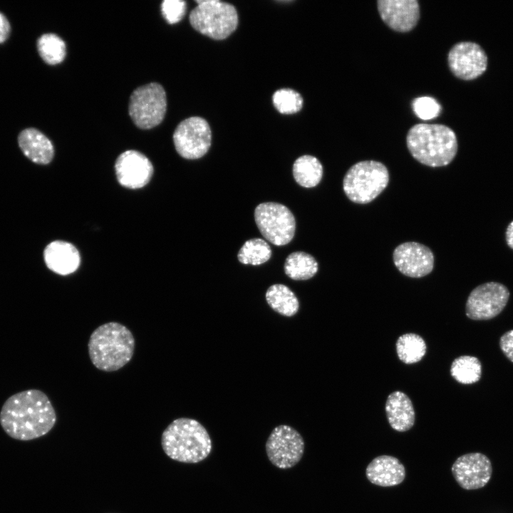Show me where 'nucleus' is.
<instances>
[{
	"label": "nucleus",
	"mask_w": 513,
	"mask_h": 513,
	"mask_svg": "<svg viewBox=\"0 0 513 513\" xmlns=\"http://www.w3.org/2000/svg\"><path fill=\"white\" fill-rule=\"evenodd\" d=\"M55 409L45 393L29 389L16 393L3 404L0 425L11 438L28 441L51 430L56 423Z\"/></svg>",
	"instance_id": "1"
},
{
	"label": "nucleus",
	"mask_w": 513,
	"mask_h": 513,
	"mask_svg": "<svg viewBox=\"0 0 513 513\" xmlns=\"http://www.w3.org/2000/svg\"><path fill=\"white\" fill-rule=\"evenodd\" d=\"M135 345L134 336L128 327L118 322H108L99 326L90 334L88 354L96 368L113 372L130 361Z\"/></svg>",
	"instance_id": "2"
},
{
	"label": "nucleus",
	"mask_w": 513,
	"mask_h": 513,
	"mask_svg": "<svg viewBox=\"0 0 513 513\" xmlns=\"http://www.w3.org/2000/svg\"><path fill=\"white\" fill-rule=\"evenodd\" d=\"M406 145L414 159L431 167L447 165L457 152L455 132L442 124L414 125L408 132Z\"/></svg>",
	"instance_id": "3"
},
{
	"label": "nucleus",
	"mask_w": 513,
	"mask_h": 513,
	"mask_svg": "<svg viewBox=\"0 0 513 513\" xmlns=\"http://www.w3.org/2000/svg\"><path fill=\"white\" fill-rule=\"evenodd\" d=\"M161 445L167 456L183 463H198L205 460L212 449L205 428L188 418H180L169 424L162 434Z\"/></svg>",
	"instance_id": "4"
},
{
	"label": "nucleus",
	"mask_w": 513,
	"mask_h": 513,
	"mask_svg": "<svg viewBox=\"0 0 513 513\" xmlns=\"http://www.w3.org/2000/svg\"><path fill=\"white\" fill-rule=\"evenodd\" d=\"M389 172L386 166L375 160H363L353 165L343 180V190L353 202L368 204L388 186Z\"/></svg>",
	"instance_id": "5"
},
{
	"label": "nucleus",
	"mask_w": 513,
	"mask_h": 513,
	"mask_svg": "<svg viewBox=\"0 0 513 513\" xmlns=\"http://www.w3.org/2000/svg\"><path fill=\"white\" fill-rule=\"evenodd\" d=\"M197 6L190 12V22L200 33L221 40L234 32L238 24L235 7L219 0H198Z\"/></svg>",
	"instance_id": "6"
},
{
	"label": "nucleus",
	"mask_w": 513,
	"mask_h": 513,
	"mask_svg": "<svg viewBox=\"0 0 513 513\" xmlns=\"http://www.w3.org/2000/svg\"><path fill=\"white\" fill-rule=\"evenodd\" d=\"M166 108V93L163 87L157 83H150L133 92L128 111L136 126L150 129L162 121Z\"/></svg>",
	"instance_id": "7"
},
{
	"label": "nucleus",
	"mask_w": 513,
	"mask_h": 513,
	"mask_svg": "<svg viewBox=\"0 0 513 513\" xmlns=\"http://www.w3.org/2000/svg\"><path fill=\"white\" fill-rule=\"evenodd\" d=\"M256 224L262 236L276 246L289 244L294 237L296 220L291 210L277 202H263L254 210Z\"/></svg>",
	"instance_id": "8"
},
{
	"label": "nucleus",
	"mask_w": 513,
	"mask_h": 513,
	"mask_svg": "<svg viewBox=\"0 0 513 513\" xmlns=\"http://www.w3.org/2000/svg\"><path fill=\"white\" fill-rule=\"evenodd\" d=\"M271 463L281 469H290L301 460L305 448L304 440L294 428L281 425L273 429L265 445Z\"/></svg>",
	"instance_id": "9"
},
{
	"label": "nucleus",
	"mask_w": 513,
	"mask_h": 513,
	"mask_svg": "<svg viewBox=\"0 0 513 513\" xmlns=\"http://www.w3.org/2000/svg\"><path fill=\"white\" fill-rule=\"evenodd\" d=\"M212 133L208 123L195 116L180 122L173 133V142L178 154L185 159L195 160L204 156L211 145Z\"/></svg>",
	"instance_id": "10"
},
{
	"label": "nucleus",
	"mask_w": 513,
	"mask_h": 513,
	"mask_svg": "<svg viewBox=\"0 0 513 513\" xmlns=\"http://www.w3.org/2000/svg\"><path fill=\"white\" fill-rule=\"evenodd\" d=\"M509 298V291L501 283L490 281L480 284L469 294L466 316L476 321L492 319L503 311Z\"/></svg>",
	"instance_id": "11"
},
{
	"label": "nucleus",
	"mask_w": 513,
	"mask_h": 513,
	"mask_svg": "<svg viewBox=\"0 0 513 513\" xmlns=\"http://www.w3.org/2000/svg\"><path fill=\"white\" fill-rule=\"evenodd\" d=\"M450 70L458 78L470 81L481 76L487 66V57L478 44L463 41L456 43L447 56Z\"/></svg>",
	"instance_id": "12"
},
{
	"label": "nucleus",
	"mask_w": 513,
	"mask_h": 513,
	"mask_svg": "<svg viewBox=\"0 0 513 513\" xmlns=\"http://www.w3.org/2000/svg\"><path fill=\"white\" fill-rule=\"evenodd\" d=\"M457 484L464 489L484 487L490 480L492 466L487 456L481 452H470L460 456L451 468Z\"/></svg>",
	"instance_id": "13"
},
{
	"label": "nucleus",
	"mask_w": 513,
	"mask_h": 513,
	"mask_svg": "<svg viewBox=\"0 0 513 513\" xmlns=\"http://www.w3.org/2000/svg\"><path fill=\"white\" fill-rule=\"evenodd\" d=\"M393 260L398 270L406 276L420 278L434 267V254L427 246L415 242L399 244L393 251Z\"/></svg>",
	"instance_id": "14"
},
{
	"label": "nucleus",
	"mask_w": 513,
	"mask_h": 513,
	"mask_svg": "<svg viewBox=\"0 0 513 513\" xmlns=\"http://www.w3.org/2000/svg\"><path fill=\"white\" fill-rule=\"evenodd\" d=\"M115 170L118 182L131 189L145 186L153 174L150 160L142 153L133 150H126L118 156Z\"/></svg>",
	"instance_id": "15"
},
{
	"label": "nucleus",
	"mask_w": 513,
	"mask_h": 513,
	"mask_svg": "<svg viewBox=\"0 0 513 513\" xmlns=\"http://www.w3.org/2000/svg\"><path fill=\"white\" fill-rule=\"evenodd\" d=\"M377 7L384 23L398 32L411 31L420 19V6L416 0H378Z\"/></svg>",
	"instance_id": "16"
},
{
	"label": "nucleus",
	"mask_w": 513,
	"mask_h": 513,
	"mask_svg": "<svg viewBox=\"0 0 513 513\" xmlns=\"http://www.w3.org/2000/svg\"><path fill=\"white\" fill-rule=\"evenodd\" d=\"M43 259L50 270L63 276L76 271L81 261L78 249L72 244L61 240L51 242L46 247Z\"/></svg>",
	"instance_id": "17"
},
{
	"label": "nucleus",
	"mask_w": 513,
	"mask_h": 513,
	"mask_svg": "<svg viewBox=\"0 0 513 513\" xmlns=\"http://www.w3.org/2000/svg\"><path fill=\"white\" fill-rule=\"evenodd\" d=\"M367 479L381 487H392L400 484L405 477V469L400 460L390 455L375 457L366 470Z\"/></svg>",
	"instance_id": "18"
},
{
	"label": "nucleus",
	"mask_w": 513,
	"mask_h": 513,
	"mask_svg": "<svg viewBox=\"0 0 513 513\" xmlns=\"http://www.w3.org/2000/svg\"><path fill=\"white\" fill-rule=\"evenodd\" d=\"M18 143L23 154L36 164L46 165L53 160L54 148L51 141L36 128L23 130L18 136Z\"/></svg>",
	"instance_id": "19"
},
{
	"label": "nucleus",
	"mask_w": 513,
	"mask_h": 513,
	"mask_svg": "<svg viewBox=\"0 0 513 513\" xmlns=\"http://www.w3.org/2000/svg\"><path fill=\"white\" fill-rule=\"evenodd\" d=\"M387 418L391 428L398 432L410 430L415 423V410L408 396L395 391L389 395L385 403Z\"/></svg>",
	"instance_id": "20"
},
{
	"label": "nucleus",
	"mask_w": 513,
	"mask_h": 513,
	"mask_svg": "<svg viewBox=\"0 0 513 513\" xmlns=\"http://www.w3.org/2000/svg\"><path fill=\"white\" fill-rule=\"evenodd\" d=\"M269 306L284 316H293L299 311V302L295 294L286 285H271L265 294Z\"/></svg>",
	"instance_id": "21"
},
{
	"label": "nucleus",
	"mask_w": 513,
	"mask_h": 513,
	"mask_svg": "<svg viewBox=\"0 0 513 513\" xmlns=\"http://www.w3.org/2000/svg\"><path fill=\"white\" fill-rule=\"evenodd\" d=\"M323 166L314 156L304 155L297 158L293 165V176L296 182L306 188L316 187L323 177Z\"/></svg>",
	"instance_id": "22"
},
{
	"label": "nucleus",
	"mask_w": 513,
	"mask_h": 513,
	"mask_svg": "<svg viewBox=\"0 0 513 513\" xmlns=\"http://www.w3.org/2000/svg\"><path fill=\"white\" fill-rule=\"evenodd\" d=\"M318 265L315 258L304 252H294L286 259L284 272L291 279L307 280L318 271Z\"/></svg>",
	"instance_id": "23"
},
{
	"label": "nucleus",
	"mask_w": 513,
	"mask_h": 513,
	"mask_svg": "<svg viewBox=\"0 0 513 513\" xmlns=\"http://www.w3.org/2000/svg\"><path fill=\"white\" fill-rule=\"evenodd\" d=\"M450 373L460 383L472 384L479 381L481 378L482 364L475 356H461L452 361Z\"/></svg>",
	"instance_id": "24"
},
{
	"label": "nucleus",
	"mask_w": 513,
	"mask_h": 513,
	"mask_svg": "<svg viewBox=\"0 0 513 513\" xmlns=\"http://www.w3.org/2000/svg\"><path fill=\"white\" fill-rule=\"evenodd\" d=\"M426 348L423 338L412 333L400 336L396 342L398 356L406 364L420 361L426 353Z\"/></svg>",
	"instance_id": "25"
},
{
	"label": "nucleus",
	"mask_w": 513,
	"mask_h": 513,
	"mask_svg": "<svg viewBox=\"0 0 513 513\" xmlns=\"http://www.w3.org/2000/svg\"><path fill=\"white\" fill-rule=\"evenodd\" d=\"M37 49L41 58L49 65L63 61L66 53L65 42L55 33L43 34L37 41Z\"/></svg>",
	"instance_id": "26"
},
{
	"label": "nucleus",
	"mask_w": 513,
	"mask_h": 513,
	"mask_svg": "<svg viewBox=\"0 0 513 513\" xmlns=\"http://www.w3.org/2000/svg\"><path fill=\"white\" fill-rule=\"evenodd\" d=\"M271 256L268 243L260 238L247 240L239 249L237 258L244 264L260 265L266 262Z\"/></svg>",
	"instance_id": "27"
},
{
	"label": "nucleus",
	"mask_w": 513,
	"mask_h": 513,
	"mask_svg": "<svg viewBox=\"0 0 513 513\" xmlns=\"http://www.w3.org/2000/svg\"><path fill=\"white\" fill-rule=\"evenodd\" d=\"M273 104L283 114H292L299 111L303 105V98L296 91L290 88L276 90L273 95Z\"/></svg>",
	"instance_id": "28"
},
{
	"label": "nucleus",
	"mask_w": 513,
	"mask_h": 513,
	"mask_svg": "<svg viewBox=\"0 0 513 513\" xmlns=\"http://www.w3.org/2000/svg\"><path fill=\"white\" fill-rule=\"evenodd\" d=\"M415 114L420 119L428 120L437 117L441 112L440 104L432 97L421 96L412 102Z\"/></svg>",
	"instance_id": "29"
},
{
	"label": "nucleus",
	"mask_w": 513,
	"mask_h": 513,
	"mask_svg": "<svg viewBox=\"0 0 513 513\" xmlns=\"http://www.w3.org/2000/svg\"><path fill=\"white\" fill-rule=\"evenodd\" d=\"M162 16L169 24L179 22L184 16L186 4L180 0H165L161 4Z\"/></svg>",
	"instance_id": "30"
},
{
	"label": "nucleus",
	"mask_w": 513,
	"mask_h": 513,
	"mask_svg": "<svg viewBox=\"0 0 513 513\" xmlns=\"http://www.w3.org/2000/svg\"><path fill=\"white\" fill-rule=\"evenodd\" d=\"M499 346L504 355L513 363V329L507 331L500 337Z\"/></svg>",
	"instance_id": "31"
},
{
	"label": "nucleus",
	"mask_w": 513,
	"mask_h": 513,
	"mask_svg": "<svg viewBox=\"0 0 513 513\" xmlns=\"http://www.w3.org/2000/svg\"><path fill=\"white\" fill-rule=\"evenodd\" d=\"M11 32V26L6 17L0 12V43L4 42Z\"/></svg>",
	"instance_id": "32"
},
{
	"label": "nucleus",
	"mask_w": 513,
	"mask_h": 513,
	"mask_svg": "<svg viewBox=\"0 0 513 513\" xmlns=\"http://www.w3.org/2000/svg\"><path fill=\"white\" fill-rule=\"evenodd\" d=\"M505 235L507 245L513 249V220L507 226Z\"/></svg>",
	"instance_id": "33"
}]
</instances>
